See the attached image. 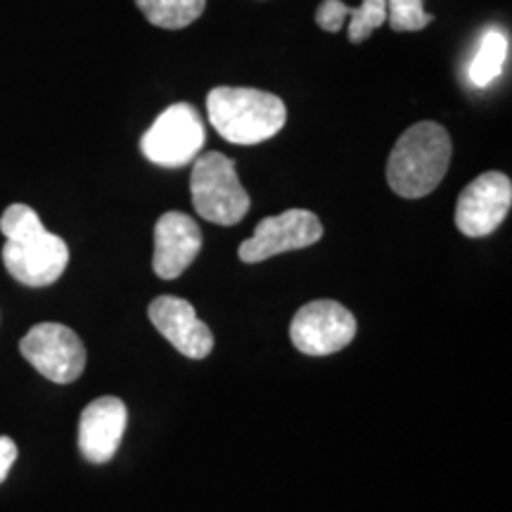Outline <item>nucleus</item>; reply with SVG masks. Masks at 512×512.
<instances>
[{
  "mask_svg": "<svg viewBox=\"0 0 512 512\" xmlns=\"http://www.w3.org/2000/svg\"><path fill=\"white\" fill-rule=\"evenodd\" d=\"M195 211L216 226H235L247 216L252 200L242 188L235 162L221 152H204L195 159L190 176Z\"/></svg>",
  "mask_w": 512,
  "mask_h": 512,
  "instance_id": "7ed1b4c3",
  "label": "nucleus"
},
{
  "mask_svg": "<svg viewBox=\"0 0 512 512\" xmlns=\"http://www.w3.org/2000/svg\"><path fill=\"white\" fill-rule=\"evenodd\" d=\"M17 460V444L10 437H0V484L8 477L10 467Z\"/></svg>",
  "mask_w": 512,
  "mask_h": 512,
  "instance_id": "a211bd4d",
  "label": "nucleus"
},
{
  "mask_svg": "<svg viewBox=\"0 0 512 512\" xmlns=\"http://www.w3.org/2000/svg\"><path fill=\"white\" fill-rule=\"evenodd\" d=\"M202 230L197 221L181 211H166L155 226L152 268L162 280H174L200 256Z\"/></svg>",
  "mask_w": 512,
  "mask_h": 512,
  "instance_id": "f8f14e48",
  "label": "nucleus"
},
{
  "mask_svg": "<svg viewBox=\"0 0 512 512\" xmlns=\"http://www.w3.org/2000/svg\"><path fill=\"white\" fill-rule=\"evenodd\" d=\"M19 351L46 380L69 384L86 368V347L72 328L60 323H38L19 342Z\"/></svg>",
  "mask_w": 512,
  "mask_h": 512,
  "instance_id": "39448f33",
  "label": "nucleus"
},
{
  "mask_svg": "<svg viewBox=\"0 0 512 512\" xmlns=\"http://www.w3.org/2000/svg\"><path fill=\"white\" fill-rule=\"evenodd\" d=\"M349 22V41L363 43L377 27L387 22V0H363L361 8H349L342 0H323L316 12V24L323 31L337 34L344 19Z\"/></svg>",
  "mask_w": 512,
  "mask_h": 512,
  "instance_id": "ddd939ff",
  "label": "nucleus"
},
{
  "mask_svg": "<svg viewBox=\"0 0 512 512\" xmlns=\"http://www.w3.org/2000/svg\"><path fill=\"white\" fill-rule=\"evenodd\" d=\"M505 57H508V36L498 29H489L479 43L477 55L472 57L467 76L477 88H486L501 76Z\"/></svg>",
  "mask_w": 512,
  "mask_h": 512,
  "instance_id": "2eb2a0df",
  "label": "nucleus"
},
{
  "mask_svg": "<svg viewBox=\"0 0 512 512\" xmlns=\"http://www.w3.org/2000/svg\"><path fill=\"white\" fill-rule=\"evenodd\" d=\"M387 19L394 31H420L434 17L422 8V0H387Z\"/></svg>",
  "mask_w": 512,
  "mask_h": 512,
  "instance_id": "dca6fc26",
  "label": "nucleus"
},
{
  "mask_svg": "<svg viewBox=\"0 0 512 512\" xmlns=\"http://www.w3.org/2000/svg\"><path fill=\"white\" fill-rule=\"evenodd\" d=\"M451 164V138L434 121H420L401 133L387 162V183L399 197L420 200L444 181Z\"/></svg>",
  "mask_w": 512,
  "mask_h": 512,
  "instance_id": "f257e3e1",
  "label": "nucleus"
},
{
  "mask_svg": "<svg viewBox=\"0 0 512 512\" xmlns=\"http://www.w3.org/2000/svg\"><path fill=\"white\" fill-rule=\"evenodd\" d=\"M356 337V318L347 306L318 299L302 306L292 318L290 339L306 356H330L349 347Z\"/></svg>",
  "mask_w": 512,
  "mask_h": 512,
  "instance_id": "423d86ee",
  "label": "nucleus"
},
{
  "mask_svg": "<svg viewBox=\"0 0 512 512\" xmlns=\"http://www.w3.org/2000/svg\"><path fill=\"white\" fill-rule=\"evenodd\" d=\"M323 238V223L309 209H287L278 216H268L254 228V235L240 245V259L245 264H259L271 256L294 252L316 245Z\"/></svg>",
  "mask_w": 512,
  "mask_h": 512,
  "instance_id": "6e6552de",
  "label": "nucleus"
},
{
  "mask_svg": "<svg viewBox=\"0 0 512 512\" xmlns=\"http://www.w3.org/2000/svg\"><path fill=\"white\" fill-rule=\"evenodd\" d=\"M128 422L126 403L117 396H100L83 408L79 420V448L95 465L110 463L119 451Z\"/></svg>",
  "mask_w": 512,
  "mask_h": 512,
  "instance_id": "9b49d317",
  "label": "nucleus"
},
{
  "mask_svg": "<svg viewBox=\"0 0 512 512\" xmlns=\"http://www.w3.org/2000/svg\"><path fill=\"white\" fill-rule=\"evenodd\" d=\"M41 228H46L38 219V214L27 204H10L8 209L0 216V233L5 235V240H22L27 235L38 233Z\"/></svg>",
  "mask_w": 512,
  "mask_h": 512,
  "instance_id": "f3484780",
  "label": "nucleus"
},
{
  "mask_svg": "<svg viewBox=\"0 0 512 512\" xmlns=\"http://www.w3.org/2000/svg\"><path fill=\"white\" fill-rule=\"evenodd\" d=\"M512 204V183L501 171H486L460 192L456 226L467 238H486L501 226Z\"/></svg>",
  "mask_w": 512,
  "mask_h": 512,
  "instance_id": "1a4fd4ad",
  "label": "nucleus"
},
{
  "mask_svg": "<svg viewBox=\"0 0 512 512\" xmlns=\"http://www.w3.org/2000/svg\"><path fill=\"white\" fill-rule=\"evenodd\" d=\"M147 318L155 325L159 335L169 339L171 347L181 351L183 356L207 358L214 349V335H211L209 325L197 318L195 309L188 299L171 297V294H162L147 309Z\"/></svg>",
  "mask_w": 512,
  "mask_h": 512,
  "instance_id": "9d476101",
  "label": "nucleus"
},
{
  "mask_svg": "<svg viewBox=\"0 0 512 512\" xmlns=\"http://www.w3.org/2000/svg\"><path fill=\"white\" fill-rule=\"evenodd\" d=\"M3 264L17 283L48 287L62 278L69 264V247L60 235L41 228L22 240H5Z\"/></svg>",
  "mask_w": 512,
  "mask_h": 512,
  "instance_id": "0eeeda50",
  "label": "nucleus"
},
{
  "mask_svg": "<svg viewBox=\"0 0 512 512\" xmlns=\"http://www.w3.org/2000/svg\"><path fill=\"white\" fill-rule=\"evenodd\" d=\"M136 5L159 29H185L202 17L207 0H136Z\"/></svg>",
  "mask_w": 512,
  "mask_h": 512,
  "instance_id": "4468645a",
  "label": "nucleus"
},
{
  "mask_svg": "<svg viewBox=\"0 0 512 512\" xmlns=\"http://www.w3.org/2000/svg\"><path fill=\"white\" fill-rule=\"evenodd\" d=\"M207 114L219 136L235 145L264 143L287 124L285 102L259 88H214L207 95Z\"/></svg>",
  "mask_w": 512,
  "mask_h": 512,
  "instance_id": "f03ea898",
  "label": "nucleus"
},
{
  "mask_svg": "<svg viewBox=\"0 0 512 512\" xmlns=\"http://www.w3.org/2000/svg\"><path fill=\"white\" fill-rule=\"evenodd\" d=\"M204 140V124L200 112L188 102H178L164 110L155 124L145 131L140 140V150L152 164L164 169H181L200 157Z\"/></svg>",
  "mask_w": 512,
  "mask_h": 512,
  "instance_id": "20e7f679",
  "label": "nucleus"
}]
</instances>
